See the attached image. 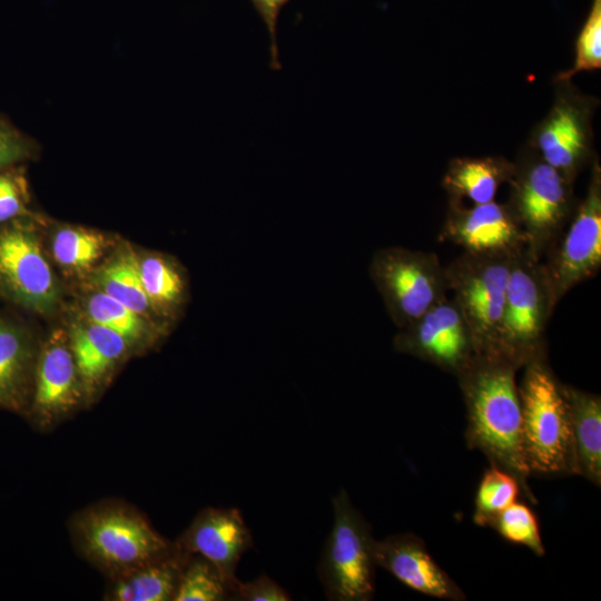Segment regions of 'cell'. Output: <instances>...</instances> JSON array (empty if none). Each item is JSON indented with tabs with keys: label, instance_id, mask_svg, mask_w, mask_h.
I'll use <instances>...</instances> for the list:
<instances>
[{
	"label": "cell",
	"instance_id": "1",
	"mask_svg": "<svg viewBox=\"0 0 601 601\" xmlns=\"http://www.w3.org/2000/svg\"><path fill=\"white\" fill-rule=\"evenodd\" d=\"M521 367L499 352L477 353L457 376L466 407L469 447L483 452L491 464L511 473L531 502L521 431V405L515 374Z\"/></svg>",
	"mask_w": 601,
	"mask_h": 601
},
{
	"label": "cell",
	"instance_id": "14",
	"mask_svg": "<svg viewBox=\"0 0 601 601\" xmlns=\"http://www.w3.org/2000/svg\"><path fill=\"white\" fill-rule=\"evenodd\" d=\"M439 242L461 246L465 253L515 256L526 248V237L506 204L449 200Z\"/></svg>",
	"mask_w": 601,
	"mask_h": 601
},
{
	"label": "cell",
	"instance_id": "32",
	"mask_svg": "<svg viewBox=\"0 0 601 601\" xmlns=\"http://www.w3.org/2000/svg\"><path fill=\"white\" fill-rule=\"evenodd\" d=\"M290 595L273 579L262 574L248 582H238L233 600L243 601H288Z\"/></svg>",
	"mask_w": 601,
	"mask_h": 601
},
{
	"label": "cell",
	"instance_id": "30",
	"mask_svg": "<svg viewBox=\"0 0 601 601\" xmlns=\"http://www.w3.org/2000/svg\"><path fill=\"white\" fill-rule=\"evenodd\" d=\"M28 184L21 165L0 170V225L31 216Z\"/></svg>",
	"mask_w": 601,
	"mask_h": 601
},
{
	"label": "cell",
	"instance_id": "27",
	"mask_svg": "<svg viewBox=\"0 0 601 601\" xmlns=\"http://www.w3.org/2000/svg\"><path fill=\"white\" fill-rule=\"evenodd\" d=\"M520 489L511 473L491 464L476 491L473 521L480 526H486L495 514L515 502Z\"/></svg>",
	"mask_w": 601,
	"mask_h": 601
},
{
	"label": "cell",
	"instance_id": "5",
	"mask_svg": "<svg viewBox=\"0 0 601 601\" xmlns=\"http://www.w3.org/2000/svg\"><path fill=\"white\" fill-rule=\"evenodd\" d=\"M332 504L334 522L318 565L321 583L329 600H372L376 566L372 528L345 490L333 497Z\"/></svg>",
	"mask_w": 601,
	"mask_h": 601
},
{
	"label": "cell",
	"instance_id": "10",
	"mask_svg": "<svg viewBox=\"0 0 601 601\" xmlns=\"http://www.w3.org/2000/svg\"><path fill=\"white\" fill-rule=\"evenodd\" d=\"M590 180L579 200L569 228L544 255V273L553 304L578 284L597 275L601 267V167L591 164Z\"/></svg>",
	"mask_w": 601,
	"mask_h": 601
},
{
	"label": "cell",
	"instance_id": "18",
	"mask_svg": "<svg viewBox=\"0 0 601 601\" xmlns=\"http://www.w3.org/2000/svg\"><path fill=\"white\" fill-rule=\"evenodd\" d=\"M69 341L88 404L131 346L118 333L92 322L73 325Z\"/></svg>",
	"mask_w": 601,
	"mask_h": 601
},
{
	"label": "cell",
	"instance_id": "23",
	"mask_svg": "<svg viewBox=\"0 0 601 601\" xmlns=\"http://www.w3.org/2000/svg\"><path fill=\"white\" fill-rule=\"evenodd\" d=\"M101 292L140 315L156 312L146 294L139 273V260L127 252L107 263L97 274Z\"/></svg>",
	"mask_w": 601,
	"mask_h": 601
},
{
	"label": "cell",
	"instance_id": "7",
	"mask_svg": "<svg viewBox=\"0 0 601 601\" xmlns=\"http://www.w3.org/2000/svg\"><path fill=\"white\" fill-rule=\"evenodd\" d=\"M370 276L398 329L449 297L445 266L432 252L398 246L377 249Z\"/></svg>",
	"mask_w": 601,
	"mask_h": 601
},
{
	"label": "cell",
	"instance_id": "12",
	"mask_svg": "<svg viewBox=\"0 0 601 601\" xmlns=\"http://www.w3.org/2000/svg\"><path fill=\"white\" fill-rule=\"evenodd\" d=\"M85 404L69 335L57 329L40 345L32 396L24 418L35 430L50 432Z\"/></svg>",
	"mask_w": 601,
	"mask_h": 601
},
{
	"label": "cell",
	"instance_id": "6",
	"mask_svg": "<svg viewBox=\"0 0 601 601\" xmlns=\"http://www.w3.org/2000/svg\"><path fill=\"white\" fill-rule=\"evenodd\" d=\"M554 308L542 260L523 249L511 262L497 352L521 368L545 355V328Z\"/></svg>",
	"mask_w": 601,
	"mask_h": 601
},
{
	"label": "cell",
	"instance_id": "20",
	"mask_svg": "<svg viewBox=\"0 0 601 601\" xmlns=\"http://www.w3.org/2000/svg\"><path fill=\"white\" fill-rule=\"evenodd\" d=\"M514 162L502 156L455 157L447 165L442 186L452 200L473 204L493 201L502 184L509 183Z\"/></svg>",
	"mask_w": 601,
	"mask_h": 601
},
{
	"label": "cell",
	"instance_id": "17",
	"mask_svg": "<svg viewBox=\"0 0 601 601\" xmlns=\"http://www.w3.org/2000/svg\"><path fill=\"white\" fill-rule=\"evenodd\" d=\"M40 345L20 319L0 314V410L27 415Z\"/></svg>",
	"mask_w": 601,
	"mask_h": 601
},
{
	"label": "cell",
	"instance_id": "29",
	"mask_svg": "<svg viewBox=\"0 0 601 601\" xmlns=\"http://www.w3.org/2000/svg\"><path fill=\"white\" fill-rule=\"evenodd\" d=\"M601 68V0H592L590 11L578 33L572 66L559 72L554 81L571 80L582 71Z\"/></svg>",
	"mask_w": 601,
	"mask_h": 601
},
{
	"label": "cell",
	"instance_id": "2",
	"mask_svg": "<svg viewBox=\"0 0 601 601\" xmlns=\"http://www.w3.org/2000/svg\"><path fill=\"white\" fill-rule=\"evenodd\" d=\"M68 529L77 552L107 579L158 559L175 546L144 513L120 500H101L82 508L71 515Z\"/></svg>",
	"mask_w": 601,
	"mask_h": 601
},
{
	"label": "cell",
	"instance_id": "11",
	"mask_svg": "<svg viewBox=\"0 0 601 601\" xmlns=\"http://www.w3.org/2000/svg\"><path fill=\"white\" fill-rule=\"evenodd\" d=\"M0 296L38 314L53 312L59 286L31 216L0 225Z\"/></svg>",
	"mask_w": 601,
	"mask_h": 601
},
{
	"label": "cell",
	"instance_id": "16",
	"mask_svg": "<svg viewBox=\"0 0 601 601\" xmlns=\"http://www.w3.org/2000/svg\"><path fill=\"white\" fill-rule=\"evenodd\" d=\"M374 560L406 587L421 593L452 601L465 594L428 553L424 541L412 533L375 540Z\"/></svg>",
	"mask_w": 601,
	"mask_h": 601
},
{
	"label": "cell",
	"instance_id": "21",
	"mask_svg": "<svg viewBox=\"0 0 601 601\" xmlns=\"http://www.w3.org/2000/svg\"><path fill=\"white\" fill-rule=\"evenodd\" d=\"M570 408L575 474L600 486L601 398L563 384Z\"/></svg>",
	"mask_w": 601,
	"mask_h": 601
},
{
	"label": "cell",
	"instance_id": "26",
	"mask_svg": "<svg viewBox=\"0 0 601 601\" xmlns=\"http://www.w3.org/2000/svg\"><path fill=\"white\" fill-rule=\"evenodd\" d=\"M106 238L102 234L80 227H63L52 239V255L57 263L72 270L91 267L102 255Z\"/></svg>",
	"mask_w": 601,
	"mask_h": 601
},
{
	"label": "cell",
	"instance_id": "22",
	"mask_svg": "<svg viewBox=\"0 0 601 601\" xmlns=\"http://www.w3.org/2000/svg\"><path fill=\"white\" fill-rule=\"evenodd\" d=\"M139 273L155 311L166 317L174 316L187 294L185 274L178 264L167 256L148 255L140 259Z\"/></svg>",
	"mask_w": 601,
	"mask_h": 601
},
{
	"label": "cell",
	"instance_id": "15",
	"mask_svg": "<svg viewBox=\"0 0 601 601\" xmlns=\"http://www.w3.org/2000/svg\"><path fill=\"white\" fill-rule=\"evenodd\" d=\"M176 543L187 553L210 561L236 588L239 582L236 569L243 554L253 545V538L239 510L206 508Z\"/></svg>",
	"mask_w": 601,
	"mask_h": 601
},
{
	"label": "cell",
	"instance_id": "3",
	"mask_svg": "<svg viewBox=\"0 0 601 601\" xmlns=\"http://www.w3.org/2000/svg\"><path fill=\"white\" fill-rule=\"evenodd\" d=\"M518 386L522 444L531 472L575 474L572 426L563 384L548 364L546 355L523 366Z\"/></svg>",
	"mask_w": 601,
	"mask_h": 601
},
{
	"label": "cell",
	"instance_id": "31",
	"mask_svg": "<svg viewBox=\"0 0 601 601\" xmlns=\"http://www.w3.org/2000/svg\"><path fill=\"white\" fill-rule=\"evenodd\" d=\"M38 154L37 141L0 112V170L22 165Z\"/></svg>",
	"mask_w": 601,
	"mask_h": 601
},
{
	"label": "cell",
	"instance_id": "8",
	"mask_svg": "<svg viewBox=\"0 0 601 601\" xmlns=\"http://www.w3.org/2000/svg\"><path fill=\"white\" fill-rule=\"evenodd\" d=\"M554 87L552 106L532 129L526 146L574 181L597 158L592 118L599 100L581 92L571 80L554 81Z\"/></svg>",
	"mask_w": 601,
	"mask_h": 601
},
{
	"label": "cell",
	"instance_id": "19",
	"mask_svg": "<svg viewBox=\"0 0 601 601\" xmlns=\"http://www.w3.org/2000/svg\"><path fill=\"white\" fill-rule=\"evenodd\" d=\"M176 541L167 554L108 579L107 601H173L189 558Z\"/></svg>",
	"mask_w": 601,
	"mask_h": 601
},
{
	"label": "cell",
	"instance_id": "28",
	"mask_svg": "<svg viewBox=\"0 0 601 601\" xmlns=\"http://www.w3.org/2000/svg\"><path fill=\"white\" fill-rule=\"evenodd\" d=\"M505 540L529 548L536 555H544L539 524L532 510L519 502L495 514L487 523Z\"/></svg>",
	"mask_w": 601,
	"mask_h": 601
},
{
	"label": "cell",
	"instance_id": "13",
	"mask_svg": "<svg viewBox=\"0 0 601 601\" xmlns=\"http://www.w3.org/2000/svg\"><path fill=\"white\" fill-rule=\"evenodd\" d=\"M392 344L394 351L431 363L455 377L479 353L470 326L453 297H446L400 328Z\"/></svg>",
	"mask_w": 601,
	"mask_h": 601
},
{
	"label": "cell",
	"instance_id": "24",
	"mask_svg": "<svg viewBox=\"0 0 601 601\" xmlns=\"http://www.w3.org/2000/svg\"><path fill=\"white\" fill-rule=\"evenodd\" d=\"M234 590V585L210 561L199 554H190L173 601L233 600Z\"/></svg>",
	"mask_w": 601,
	"mask_h": 601
},
{
	"label": "cell",
	"instance_id": "9",
	"mask_svg": "<svg viewBox=\"0 0 601 601\" xmlns=\"http://www.w3.org/2000/svg\"><path fill=\"white\" fill-rule=\"evenodd\" d=\"M513 257L464 252L445 266L449 289L470 326L479 353L497 352Z\"/></svg>",
	"mask_w": 601,
	"mask_h": 601
},
{
	"label": "cell",
	"instance_id": "25",
	"mask_svg": "<svg viewBox=\"0 0 601 601\" xmlns=\"http://www.w3.org/2000/svg\"><path fill=\"white\" fill-rule=\"evenodd\" d=\"M87 314L90 322L118 333L130 346L152 337V329L142 315L102 292L89 297Z\"/></svg>",
	"mask_w": 601,
	"mask_h": 601
},
{
	"label": "cell",
	"instance_id": "4",
	"mask_svg": "<svg viewBox=\"0 0 601 601\" xmlns=\"http://www.w3.org/2000/svg\"><path fill=\"white\" fill-rule=\"evenodd\" d=\"M513 162L506 205L526 237V249L542 260L575 211L574 181L529 146Z\"/></svg>",
	"mask_w": 601,
	"mask_h": 601
},
{
	"label": "cell",
	"instance_id": "33",
	"mask_svg": "<svg viewBox=\"0 0 601 601\" xmlns=\"http://www.w3.org/2000/svg\"><path fill=\"white\" fill-rule=\"evenodd\" d=\"M264 21L269 35L270 67L279 69L278 46H277V21L282 9L289 0H249Z\"/></svg>",
	"mask_w": 601,
	"mask_h": 601
}]
</instances>
